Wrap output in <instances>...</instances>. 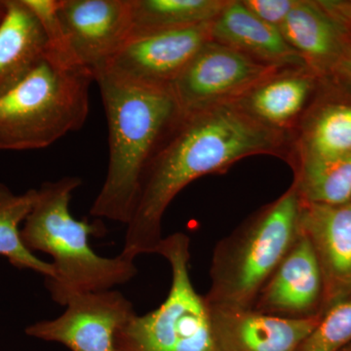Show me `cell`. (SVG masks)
<instances>
[{"label":"cell","mask_w":351,"mask_h":351,"mask_svg":"<svg viewBox=\"0 0 351 351\" xmlns=\"http://www.w3.org/2000/svg\"><path fill=\"white\" fill-rule=\"evenodd\" d=\"M341 351H351V343L350 346H346V348H343Z\"/></svg>","instance_id":"obj_28"},{"label":"cell","mask_w":351,"mask_h":351,"mask_svg":"<svg viewBox=\"0 0 351 351\" xmlns=\"http://www.w3.org/2000/svg\"><path fill=\"white\" fill-rule=\"evenodd\" d=\"M230 0H131V34L211 22Z\"/></svg>","instance_id":"obj_18"},{"label":"cell","mask_w":351,"mask_h":351,"mask_svg":"<svg viewBox=\"0 0 351 351\" xmlns=\"http://www.w3.org/2000/svg\"><path fill=\"white\" fill-rule=\"evenodd\" d=\"M0 24V95L22 80L47 54V39L24 0H6Z\"/></svg>","instance_id":"obj_16"},{"label":"cell","mask_w":351,"mask_h":351,"mask_svg":"<svg viewBox=\"0 0 351 351\" xmlns=\"http://www.w3.org/2000/svg\"><path fill=\"white\" fill-rule=\"evenodd\" d=\"M212 40L230 46L263 63L282 68H306L278 27L258 19L243 2L230 0L212 22ZM307 69V68H306Z\"/></svg>","instance_id":"obj_14"},{"label":"cell","mask_w":351,"mask_h":351,"mask_svg":"<svg viewBox=\"0 0 351 351\" xmlns=\"http://www.w3.org/2000/svg\"><path fill=\"white\" fill-rule=\"evenodd\" d=\"M323 5L343 22L351 25V1H321Z\"/></svg>","instance_id":"obj_26"},{"label":"cell","mask_w":351,"mask_h":351,"mask_svg":"<svg viewBox=\"0 0 351 351\" xmlns=\"http://www.w3.org/2000/svg\"><path fill=\"white\" fill-rule=\"evenodd\" d=\"M36 195V189L16 195L5 184H0V256L17 269L32 270L50 279L55 276L52 263L34 256L21 237L20 226L32 211Z\"/></svg>","instance_id":"obj_19"},{"label":"cell","mask_w":351,"mask_h":351,"mask_svg":"<svg viewBox=\"0 0 351 351\" xmlns=\"http://www.w3.org/2000/svg\"><path fill=\"white\" fill-rule=\"evenodd\" d=\"M293 184L301 200L306 202L324 205L351 202V154L298 161Z\"/></svg>","instance_id":"obj_20"},{"label":"cell","mask_w":351,"mask_h":351,"mask_svg":"<svg viewBox=\"0 0 351 351\" xmlns=\"http://www.w3.org/2000/svg\"><path fill=\"white\" fill-rule=\"evenodd\" d=\"M306 69L281 71L239 101L263 123L282 130L302 112L313 91V73Z\"/></svg>","instance_id":"obj_17"},{"label":"cell","mask_w":351,"mask_h":351,"mask_svg":"<svg viewBox=\"0 0 351 351\" xmlns=\"http://www.w3.org/2000/svg\"><path fill=\"white\" fill-rule=\"evenodd\" d=\"M299 225L322 272L324 313L351 295V202L324 205L301 200Z\"/></svg>","instance_id":"obj_11"},{"label":"cell","mask_w":351,"mask_h":351,"mask_svg":"<svg viewBox=\"0 0 351 351\" xmlns=\"http://www.w3.org/2000/svg\"><path fill=\"white\" fill-rule=\"evenodd\" d=\"M94 82L107 117L108 165L90 214L127 226L145 172L182 113L169 86L142 84L105 71Z\"/></svg>","instance_id":"obj_2"},{"label":"cell","mask_w":351,"mask_h":351,"mask_svg":"<svg viewBox=\"0 0 351 351\" xmlns=\"http://www.w3.org/2000/svg\"><path fill=\"white\" fill-rule=\"evenodd\" d=\"M279 31L307 69L322 73L330 71L338 58L348 24L321 1L297 0Z\"/></svg>","instance_id":"obj_15"},{"label":"cell","mask_w":351,"mask_h":351,"mask_svg":"<svg viewBox=\"0 0 351 351\" xmlns=\"http://www.w3.org/2000/svg\"><path fill=\"white\" fill-rule=\"evenodd\" d=\"M87 69L46 56L0 95V151L45 149L82 129L89 114Z\"/></svg>","instance_id":"obj_4"},{"label":"cell","mask_w":351,"mask_h":351,"mask_svg":"<svg viewBox=\"0 0 351 351\" xmlns=\"http://www.w3.org/2000/svg\"><path fill=\"white\" fill-rule=\"evenodd\" d=\"M286 69L263 63L211 40L201 48L171 89L184 114L241 100L254 88Z\"/></svg>","instance_id":"obj_7"},{"label":"cell","mask_w":351,"mask_h":351,"mask_svg":"<svg viewBox=\"0 0 351 351\" xmlns=\"http://www.w3.org/2000/svg\"><path fill=\"white\" fill-rule=\"evenodd\" d=\"M301 198L294 184L221 240L212 258L209 307L252 308L300 233Z\"/></svg>","instance_id":"obj_5"},{"label":"cell","mask_w":351,"mask_h":351,"mask_svg":"<svg viewBox=\"0 0 351 351\" xmlns=\"http://www.w3.org/2000/svg\"><path fill=\"white\" fill-rule=\"evenodd\" d=\"M330 71L337 76L339 82H343V84L351 89V25L350 24H348V32H346L343 47Z\"/></svg>","instance_id":"obj_25"},{"label":"cell","mask_w":351,"mask_h":351,"mask_svg":"<svg viewBox=\"0 0 351 351\" xmlns=\"http://www.w3.org/2000/svg\"><path fill=\"white\" fill-rule=\"evenodd\" d=\"M284 143L282 130L263 123L240 101L182 114L145 172L121 253L156 254L164 214L182 189L245 157L280 154Z\"/></svg>","instance_id":"obj_1"},{"label":"cell","mask_w":351,"mask_h":351,"mask_svg":"<svg viewBox=\"0 0 351 351\" xmlns=\"http://www.w3.org/2000/svg\"><path fill=\"white\" fill-rule=\"evenodd\" d=\"M208 308L219 351H297L323 314L289 318L254 308Z\"/></svg>","instance_id":"obj_12"},{"label":"cell","mask_w":351,"mask_h":351,"mask_svg":"<svg viewBox=\"0 0 351 351\" xmlns=\"http://www.w3.org/2000/svg\"><path fill=\"white\" fill-rule=\"evenodd\" d=\"M300 152V160L351 154V104H334L316 113L302 131Z\"/></svg>","instance_id":"obj_21"},{"label":"cell","mask_w":351,"mask_h":351,"mask_svg":"<svg viewBox=\"0 0 351 351\" xmlns=\"http://www.w3.org/2000/svg\"><path fill=\"white\" fill-rule=\"evenodd\" d=\"M297 0H243V4L258 19L280 27Z\"/></svg>","instance_id":"obj_24"},{"label":"cell","mask_w":351,"mask_h":351,"mask_svg":"<svg viewBox=\"0 0 351 351\" xmlns=\"http://www.w3.org/2000/svg\"><path fill=\"white\" fill-rule=\"evenodd\" d=\"M82 184L75 176L44 182L21 228L29 251L53 258L55 276L45 279V286L53 301L64 306L76 295L112 290L129 282L138 272L130 256L103 257L90 246V235L101 232L100 228L87 219H76L69 209L73 191Z\"/></svg>","instance_id":"obj_3"},{"label":"cell","mask_w":351,"mask_h":351,"mask_svg":"<svg viewBox=\"0 0 351 351\" xmlns=\"http://www.w3.org/2000/svg\"><path fill=\"white\" fill-rule=\"evenodd\" d=\"M351 343V295L321 316L297 351H341Z\"/></svg>","instance_id":"obj_22"},{"label":"cell","mask_w":351,"mask_h":351,"mask_svg":"<svg viewBox=\"0 0 351 351\" xmlns=\"http://www.w3.org/2000/svg\"><path fill=\"white\" fill-rule=\"evenodd\" d=\"M58 14L75 59L93 78L133 29L131 0H58Z\"/></svg>","instance_id":"obj_10"},{"label":"cell","mask_w":351,"mask_h":351,"mask_svg":"<svg viewBox=\"0 0 351 351\" xmlns=\"http://www.w3.org/2000/svg\"><path fill=\"white\" fill-rule=\"evenodd\" d=\"M135 314L133 302L120 291L84 293L71 298L59 317L34 323L25 332L71 351H114L117 332Z\"/></svg>","instance_id":"obj_9"},{"label":"cell","mask_w":351,"mask_h":351,"mask_svg":"<svg viewBox=\"0 0 351 351\" xmlns=\"http://www.w3.org/2000/svg\"><path fill=\"white\" fill-rule=\"evenodd\" d=\"M213 21L131 34L100 73L142 84L171 87L201 48L212 40Z\"/></svg>","instance_id":"obj_8"},{"label":"cell","mask_w":351,"mask_h":351,"mask_svg":"<svg viewBox=\"0 0 351 351\" xmlns=\"http://www.w3.org/2000/svg\"><path fill=\"white\" fill-rule=\"evenodd\" d=\"M24 2L43 27L47 39L48 55L56 58L66 66L83 68L75 59L69 46L58 14V0H24Z\"/></svg>","instance_id":"obj_23"},{"label":"cell","mask_w":351,"mask_h":351,"mask_svg":"<svg viewBox=\"0 0 351 351\" xmlns=\"http://www.w3.org/2000/svg\"><path fill=\"white\" fill-rule=\"evenodd\" d=\"M189 237L176 232L163 239L156 254L171 267V285L160 306L135 315L117 332L114 351H219L204 295L189 274Z\"/></svg>","instance_id":"obj_6"},{"label":"cell","mask_w":351,"mask_h":351,"mask_svg":"<svg viewBox=\"0 0 351 351\" xmlns=\"http://www.w3.org/2000/svg\"><path fill=\"white\" fill-rule=\"evenodd\" d=\"M6 8V0H0V24H1L2 20H3L4 16H5Z\"/></svg>","instance_id":"obj_27"},{"label":"cell","mask_w":351,"mask_h":351,"mask_svg":"<svg viewBox=\"0 0 351 351\" xmlns=\"http://www.w3.org/2000/svg\"><path fill=\"white\" fill-rule=\"evenodd\" d=\"M322 272L311 241L299 237L258 295L252 308L289 318L322 313Z\"/></svg>","instance_id":"obj_13"}]
</instances>
